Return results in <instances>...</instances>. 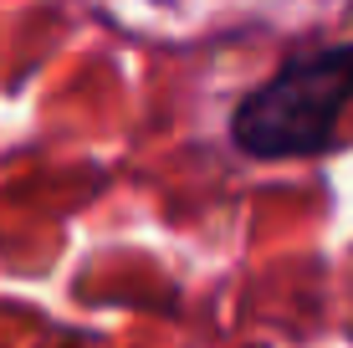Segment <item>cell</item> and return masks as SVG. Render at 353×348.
<instances>
[{"label": "cell", "instance_id": "1", "mask_svg": "<svg viewBox=\"0 0 353 348\" xmlns=\"http://www.w3.org/2000/svg\"><path fill=\"white\" fill-rule=\"evenodd\" d=\"M353 103V46L297 57L256 88L230 118V139L241 154L256 159H292V154H323L333 128Z\"/></svg>", "mask_w": 353, "mask_h": 348}]
</instances>
